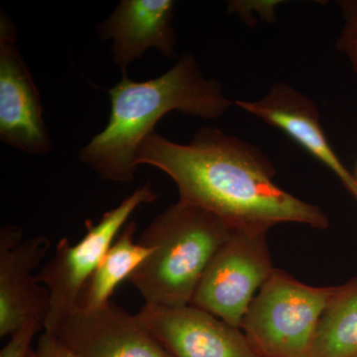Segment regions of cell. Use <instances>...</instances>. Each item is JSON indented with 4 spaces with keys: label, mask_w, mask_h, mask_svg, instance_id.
Here are the masks:
<instances>
[{
    "label": "cell",
    "mask_w": 357,
    "mask_h": 357,
    "mask_svg": "<svg viewBox=\"0 0 357 357\" xmlns=\"http://www.w3.org/2000/svg\"><path fill=\"white\" fill-rule=\"evenodd\" d=\"M136 165H150L177 185L178 202L203 208L236 229L265 231L283 222L325 229V213L275 183L260 148L220 129L204 128L188 144L155 132L141 143Z\"/></svg>",
    "instance_id": "obj_1"
},
{
    "label": "cell",
    "mask_w": 357,
    "mask_h": 357,
    "mask_svg": "<svg viewBox=\"0 0 357 357\" xmlns=\"http://www.w3.org/2000/svg\"><path fill=\"white\" fill-rule=\"evenodd\" d=\"M107 93L112 109L107 126L79 150V158L103 180L123 184L134 180L138 148L165 115L178 112L215 119L234 105L218 79L204 76L190 53L156 79L134 82L122 76Z\"/></svg>",
    "instance_id": "obj_2"
},
{
    "label": "cell",
    "mask_w": 357,
    "mask_h": 357,
    "mask_svg": "<svg viewBox=\"0 0 357 357\" xmlns=\"http://www.w3.org/2000/svg\"><path fill=\"white\" fill-rule=\"evenodd\" d=\"M234 229L210 211L178 201L141 234L138 243L153 252L128 281L145 305L188 306L211 258Z\"/></svg>",
    "instance_id": "obj_3"
},
{
    "label": "cell",
    "mask_w": 357,
    "mask_h": 357,
    "mask_svg": "<svg viewBox=\"0 0 357 357\" xmlns=\"http://www.w3.org/2000/svg\"><path fill=\"white\" fill-rule=\"evenodd\" d=\"M340 289L312 287L275 269L251 303L241 331L260 357H307L319 319Z\"/></svg>",
    "instance_id": "obj_4"
},
{
    "label": "cell",
    "mask_w": 357,
    "mask_h": 357,
    "mask_svg": "<svg viewBox=\"0 0 357 357\" xmlns=\"http://www.w3.org/2000/svg\"><path fill=\"white\" fill-rule=\"evenodd\" d=\"M158 198L150 183L138 188L100 218V222H89L86 236L76 244L62 238L55 253L45 263L37 280L43 284L50 296V307L44 332L54 333L77 309V302L86 282L114 243L119 232L134 211Z\"/></svg>",
    "instance_id": "obj_5"
},
{
    "label": "cell",
    "mask_w": 357,
    "mask_h": 357,
    "mask_svg": "<svg viewBox=\"0 0 357 357\" xmlns=\"http://www.w3.org/2000/svg\"><path fill=\"white\" fill-rule=\"evenodd\" d=\"M267 232L234 229L199 282L191 306L237 328L251 303L274 270Z\"/></svg>",
    "instance_id": "obj_6"
},
{
    "label": "cell",
    "mask_w": 357,
    "mask_h": 357,
    "mask_svg": "<svg viewBox=\"0 0 357 357\" xmlns=\"http://www.w3.org/2000/svg\"><path fill=\"white\" fill-rule=\"evenodd\" d=\"M0 139L32 155H47L52 140L39 89L17 46V29L0 13Z\"/></svg>",
    "instance_id": "obj_7"
},
{
    "label": "cell",
    "mask_w": 357,
    "mask_h": 357,
    "mask_svg": "<svg viewBox=\"0 0 357 357\" xmlns=\"http://www.w3.org/2000/svg\"><path fill=\"white\" fill-rule=\"evenodd\" d=\"M50 248L44 236L23 239L20 227L6 225L0 230V337L13 335L31 321L44 330L50 296L32 272Z\"/></svg>",
    "instance_id": "obj_8"
},
{
    "label": "cell",
    "mask_w": 357,
    "mask_h": 357,
    "mask_svg": "<svg viewBox=\"0 0 357 357\" xmlns=\"http://www.w3.org/2000/svg\"><path fill=\"white\" fill-rule=\"evenodd\" d=\"M136 314L173 357H260L241 328L191 305H144Z\"/></svg>",
    "instance_id": "obj_9"
},
{
    "label": "cell",
    "mask_w": 357,
    "mask_h": 357,
    "mask_svg": "<svg viewBox=\"0 0 357 357\" xmlns=\"http://www.w3.org/2000/svg\"><path fill=\"white\" fill-rule=\"evenodd\" d=\"M52 335L79 357H173L132 314L109 301L76 309Z\"/></svg>",
    "instance_id": "obj_10"
},
{
    "label": "cell",
    "mask_w": 357,
    "mask_h": 357,
    "mask_svg": "<svg viewBox=\"0 0 357 357\" xmlns=\"http://www.w3.org/2000/svg\"><path fill=\"white\" fill-rule=\"evenodd\" d=\"M237 107L287 134L328 167L357 201V178L344 165L326 138L316 103L285 83H276L256 100H234Z\"/></svg>",
    "instance_id": "obj_11"
},
{
    "label": "cell",
    "mask_w": 357,
    "mask_h": 357,
    "mask_svg": "<svg viewBox=\"0 0 357 357\" xmlns=\"http://www.w3.org/2000/svg\"><path fill=\"white\" fill-rule=\"evenodd\" d=\"M173 0H121L109 18L96 27L98 37L112 40V53L122 76L134 61L156 49L168 58L177 57Z\"/></svg>",
    "instance_id": "obj_12"
},
{
    "label": "cell",
    "mask_w": 357,
    "mask_h": 357,
    "mask_svg": "<svg viewBox=\"0 0 357 357\" xmlns=\"http://www.w3.org/2000/svg\"><path fill=\"white\" fill-rule=\"evenodd\" d=\"M136 223L124 225L114 243L103 256L79 296L77 309H98L110 301L115 288L129 279L133 272L153 252V249L136 243Z\"/></svg>",
    "instance_id": "obj_13"
},
{
    "label": "cell",
    "mask_w": 357,
    "mask_h": 357,
    "mask_svg": "<svg viewBox=\"0 0 357 357\" xmlns=\"http://www.w3.org/2000/svg\"><path fill=\"white\" fill-rule=\"evenodd\" d=\"M307 357H357V278L340 286L324 312Z\"/></svg>",
    "instance_id": "obj_14"
},
{
    "label": "cell",
    "mask_w": 357,
    "mask_h": 357,
    "mask_svg": "<svg viewBox=\"0 0 357 357\" xmlns=\"http://www.w3.org/2000/svg\"><path fill=\"white\" fill-rule=\"evenodd\" d=\"M337 6L342 10L344 25L335 47L349 60L351 69L357 74V0H340Z\"/></svg>",
    "instance_id": "obj_15"
},
{
    "label": "cell",
    "mask_w": 357,
    "mask_h": 357,
    "mask_svg": "<svg viewBox=\"0 0 357 357\" xmlns=\"http://www.w3.org/2000/svg\"><path fill=\"white\" fill-rule=\"evenodd\" d=\"M41 330L43 328L35 321L26 324L17 333L11 335L10 340L2 347L0 357H28L32 349L33 337Z\"/></svg>",
    "instance_id": "obj_16"
},
{
    "label": "cell",
    "mask_w": 357,
    "mask_h": 357,
    "mask_svg": "<svg viewBox=\"0 0 357 357\" xmlns=\"http://www.w3.org/2000/svg\"><path fill=\"white\" fill-rule=\"evenodd\" d=\"M34 354L36 357H79L60 342L56 335L47 332L40 335Z\"/></svg>",
    "instance_id": "obj_17"
},
{
    "label": "cell",
    "mask_w": 357,
    "mask_h": 357,
    "mask_svg": "<svg viewBox=\"0 0 357 357\" xmlns=\"http://www.w3.org/2000/svg\"><path fill=\"white\" fill-rule=\"evenodd\" d=\"M28 357H36L35 356L34 349H32L31 351H30L29 356H28Z\"/></svg>",
    "instance_id": "obj_18"
},
{
    "label": "cell",
    "mask_w": 357,
    "mask_h": 357,
    "mask_svg": "<svg viewBox=\"0 0 357 357\" xmlns=\"http://www.w3.org/2000/svg\"><path fill=\"white\" fill-rule=\"evenodd\" d=\"M356 178H357V172H356Z\"/></svg>",
    "instance_id": "obj_19"
}]
</instances>
